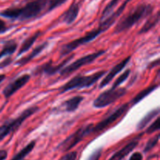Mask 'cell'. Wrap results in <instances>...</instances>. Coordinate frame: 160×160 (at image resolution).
Here are the masks:
<instances>
[{
    "label": "cell",
    "instance_id": "1",
    "mask_svg": "<svg viewBox=\"0 0 160 160\" xmlns=\"http://www.w3.org/2000/svg\"><path fill=\"white\" fill-rule=\"evenodd\" d=\"M131 1V0H126L119 7V9H117L116 12H114L113 13L109 15V17L106 19H105L104 20L101 21L99 26L97 28L92 30V31H89L88 33H87V34H86L85 35L83 36V37L75 39V40L71 41V42H68V43L62 45V48H61L60 49V52H59V57L62 58L64 57V56H67L69 54L73 52L75 49H77L78 47L85 45V44H88L90 42H92V41L95 40V39L97 37H98L100 34L107 31V30L115 23L117 19L121 15L122 12H123V10H124L125 8H126V6L128 5V3Z\"/></svg>",
    "mask_w": 160,
    "mask_h": 160
},
{
    "label": "cell",
    "instance_id": "2",
    "mask_svg": "<svg viewBox=\"0 0 160 160\" xmlns=\"http://www.w3.org/2000/svg\"><path fill=\"white\" fill-rule=\"evenodd\" d=\"M49 0H33L22 7L9 8L0 12V16L10 20H28L38 16Z\"/></svg>",
    "mask_w": 160,
    "mask_h": 160
},
{
    "label": "cell",
    "instance_id": "3",
    "mask_svg": "<svg viewBox=\"0 0 160 160\" xmlns=\"http://www.w3.org/2000/svg\"><path fill=\"white\" fill-rule=\"evenodd\" d=\"M153 7L149 4H141L138 5L134 10L131 11L129 14L123 17L120 22L117 24L114 33L119 34L123 31H127L132 28L134 24L138 23L140 20L145 17L150 16L152 12Z\"/></svg>",
    "mask_w": 160,
    "mask_h": 160
},
{
    "label": "cell",
    "instance_id": "4",
    "mask_svg": "<svg viewBox=\"0 0 160 160\" xmlns=\"http://www.w3.org/2000/svg\"><path fill=\"white\" fill-rule=\"evenodd\" d=\"M106 73V70H101L91 75H77L59 88V94H64L73 89H82L92 87Z\"/></svg>",
    "mask_w": 160,
    "mask_h": 160
},
{
    "label": "cell",
    "instance_id": "5",
    "mask_svg": "<svg viewBox=\"0 0 160 160\" xmlns=\"http://www.w3.org/2000/svg\"><path fill=\"white\" fill-rule=\"evenodd\" d=\"M38 109L39 108L38 106H31L23 111V112H21L17 117L9 120L2 125H1L0 126V142H2L9 134L17 131L21 127L23 122L32 115H34L35 112H37Z\"/></svg>",
    "mask_w": 160,
    "mask_h": 160
},
{
    "label": "cell",
    "instance_id": "6",
    "mask_svg": "<svg viewBox=\"0 0 160 160\" xmlns=\"http://www.w3.org/2000/svg\"><path fill=\"white\" fill-rule=\"evenodd\" d=\"M93 123H89L88 125H84L79 129L77 130L75 132L70 134L68 138L64 139L60 144L57 146V149L61 152L70 151L74 148L79 142H81L85 137L93 133Z\"/></svg>",
    "mask_w": 160,
    "mask_h": 160
},
{
    "label": "cell",
    "instance_id": "7",
    "mask_svg": "<svg viewBox=\"0 0 160 160\" xmlns=\"http://www.w3.org/2000/svg\"><path fill=\"white\" fill-rule=\"evenodd\" d=\"M128 91L124 88H118L116 89H109L102 92L93 102V106L96 109H102L115 102L120 98L124 96Z\"/></svg>",
    "mask_w": 160,
    "mask_h": 160
},
{
    "label": "cell",
    "instance_id": "8",
    "mask_svg": "<svg viewBox=\"0 0 160 160\" xmlns=\"http://www.w3.org/2000/svg\"><path fill=\"white\" fill-rule=\"evenodd\" d=\"M106 52V50H98V52H95L91 53V54H88L86 56H82V57L79 58L78 59L75 60L72 63L65 66L61 70V71L59 72V74L62 75V76L70 74L71 73H73V72L77 71L78 70L81 69L82 67L92 63L95 59L99 58L100 56H102Z\"/></svg>",
    "mask_w": 160,
    "mask_h": 160
},
{
    "label": "cell",
    "instance_id": "9",
    "mask_svg": "<svg viewBox=\"0 0 160 160\" xmlns=\"http://www.w3.org/2000/svg\"><path fill=\"white\" fill-rule=\"evenodd\" d=\"M128 109H129V103H125V104H123L120 106H119V107L117 108V109H116L113 112H111L107 117L103 119L102 121H100L99 123H97L95 126L94 125L93 133L101 132L103 130L107 128L108 127H109L111 124H112L114 122L117 121L118 119H120L122 116L124 115L127 112V111L128 110Z\"/></svg>",
    "mask_w": 160,
    "mask_h": 160
},
{
    "label": "cell",
    "instance_id": "10",
    "mask_svg": "<svg viewBox=\"0 0 160 160\" xmlns=\"http://www.w3.org/2000/svg\"><path fill=\"white\" fill-rule=\"evenodd\" d=\"M73 57H74L73 55L69 56L68 57L66 58L62 62H61L60 63L58 64V65H53L52 61H48V62H45V63L39 66V67H36V68L33 70V74H45L48 75V76H52V75L56 74V73H59V72L61 71V70H62L65 66H67V64L68 63Z\"/></svg>",
    "mask_w": 160,
    "mask_h": 160
},
{
    "label": "cell",
    "instance_id": "11",
    "mask_svg": "<svg viewBox=\"0 0 160 160\" xmlns=\"http://www.w3.org/2000/svg\"><path fill=\"white\" fill-rule=\"evenodd\" d=\"M30 79H31V75L28 74V73H25V74L21 75V76L18 77L15 80H13L12 82L7 84V86L3 89L2 94L5 98L6 99L10 98L16 92H18L23 87H24L29 82Z\"/></svg>",
    "mask_w": 160,
    "mask_h": 160
},
{
    "label": "cell",
    "instance_id": "12",
    "mask_svg": "<svg viewBox=\"0 0 160 160\" xmlns=\"http://www.w3.org/2000/svg\"><path fill=\"white\" fill-rule=\"evenodd\" d=\"M131 59V56H128V57L125 58L124 59H123L121 62H120L119 63H117V65L114 66V67L111 69L110 71H109V73L105 76V78H103L102 81H101V83H100L99 84L100 88H102L106 87V85H108V84H109V83L114 79V78H115L117 74H119V73H120V72H121L122 70L127 67V65L129 63Z\"/></svg>",
    "mask_w": 160,
    "mask_h": 160
},
{
    "label": "cell",
    "instance_id": "13",
    "mask_svg": "<svg viewBox=\"0 0 160 160\" xmlns=\"http://www.w3.org/2000/svg\"><path fill=\"white\" fill-rule=\"evenodd\" d=\"M141 137H142V134L138 135V137H136L135 138L133 139L132 141L129 142V143L127 144L124 147L120 149L119 151L116 152L109 160H122L124 159L126 156H128L136 147L138 145L139 141H140Z\"/></svg>",
    "mask_w": 160,
    "mask_h": 160
},
{
    "label": "cell",
    "instance_id": "14",
    "mask_svg": "<svg viewBox=\"0 0 160 160\" xmlns=\"http://www.w3.org/2000/svg\"><path fill=\"white\" fill-rule=\"evenodd\" d=\"M48 45V42H45L44 43H42V45H38L36 48H34L28 56H24V57L21 58L19 60H17V62H15V66H24L26 64H28V62H31V60L34 59L35 57H37L40 53H42L44 50L46 48V47Z\"/></svg>",
    "mask_w": 160,
    "mask_h": 160
},
{
    "label": "cell",
    "instance_id": "15",
    "mask_svg": "<svg viewBox=\"0 0 160 160\" xmlns=\"http://www.w3.org/2000/svg\"><path fill=\"white\" fill-rule=\"evenodd\" d=\"M84 100V97L81 96V95H77V96L72 97V98H69L67 101L63 102L62 104L60 105V107L63 109L65 112H75L77 109L79 108L80 105Z\"/></svg>",
    "mask_w": 160,
    "mask_h": 160
},
{
    "label": "cell",
    "instance_id": "16",
    "mask_svg": "<svg viewBox=\"0 0 160 160\" xmlns=\"http://www.w3.org/2000/svg\"><path fill=\"white\" fill-rule=\"evenodd\" d=\"M80 6L79 4L77 2H73L69 9L62 14V20L63 23L70 25L75 21L79 13Z\"/></svg>",
    "mask_w": 160,
    "mask_h": 160
},
{
    "label": "cell",
    "instance_id": "17",
    "mask_svg": "<svg viewBox=\"0 0 160 160\" xmlns=\"http://www.w3.org/2000/svg\"><path fill=\"white\" fill-rule=\"evenodd\" d=\"M42 34V31H36L34 34H33L32 35L30 36V37H28V38L25 39V40L23 42V43H22L20 49H19L18 53H17V56H21L22 54L27 52L28 50L31 49V47H32L33 45L35 43V42L38 40V38L40 37V35Z\"/></svg>",
    "mask_w": 160,
    "mask_h": 160
},
{
    "label": "cell",
    "instance_id": "18",
    "mask_svg": "<svg viewBox=\"0 0 160 160\" xmlns=\"http://www.w3.org/2000/svg\"><path fill=\"white\" fill-rule=\"evenodd\" d=\"M159 114V108H156L154 109H152L151 111L148 112L140 121L138 122L137 125V130L138 131H142L145 129L152 120H154L156 117H158Z\"/></svg>",
    "mask_w": 160,
    "mask_h": 160
},
{
    "label": "cell",
    "instance_id": "19",
    "mask_svg": "<svg viewBox=\"0 0 160 160\" xmlns=\"http://www.w3.org/2000/svg\"><path fill=\"white\" fill-rule=\"evenodd\" d=\"M17 47H18V45L14 40H9L5 42L2 48L0 51V59L4 56H11L13 54L17 51Z\"/></svg>",
    "mask_w": 160,
    "mask_h": 160
},
{
    "label": "cell",
    "instance_id": "20",
    "mask_svg": "<svg viewBox=\"0 0 160 160\" xmlns=\"http://www.w3.org/2000/svg\"><path fill=\"white\" fill-rule=\"evenodd\" d=\"M158 86H159L158 84H153V85L149 86V87L146 88H145L144 90L141 91V92L133 98L132 101H131V103H132L133 106L139 103L141 101H142L144 98H146L148 95H149L152 92H154L155 90H156V89L158 88Z\"/></svg>",
    "mask_w": 160,
    "mask_h": 160
},
{
    "label": "cell",
    "instance_id": "21",
    "mask_svg": "<svg viewBox=\"0 0 160 160\" xmlns=\"http://www.w3.org/2000/svg\"><path fill=\"white\" fill-rule=\"evenodd\" d=\"M159 21V12H156V15L152 16L150 18L148 19L146 22H145V24L143 25L142 28H141L140 31L138 32V34H145V33L148 32L150 30L152 29L154 27H156L158 24Z\"/></svg>",
    "mask_w": 160,
    "mask_h": 160
},
{
    "label": "cell",
    "instance_id": "22",
    "mask_svg": "<svg viewBox=\"0 0 160 160\" xmlns=\"http://www.w3.org/2000/svg\"><path fill=\"white\" fill-rule=\"evenodd\" d=\"M36 145L35 141H32L29 144L26 145L23 148H22L18 153L15 155L10 160H23L28 155H29L33 151L34 148Z\"/></svg>",
    "mask_w": 160,
    "mask_h": 160
},
{
    "label": "cell",
    "instance_id": "23",
    "mask_svg": "<svg viewBox=\"0 0 160 160\" xmlns=\"http://www.w3.org/2000/svg\"><path fill=\"white\" fill-rule=\"evenodd\" d=\"M120 2V0H111L110 2L106 6V8L103 10L102 14V17H101V21L104 20L105 19L107 18L109 15L112 14V10H113L114 8L116 7L118 2Z\"/></svg>",
    "mask_w": 160,
    "mask_h": 160
},
{
    "label": "cell",
    "instance_id": "24",
    "mask_svg": "<svg viewBox=\"0 0 160 160\" xmlns=\"http://www.w3.org/2000/svg\"><path fill=\"white\" fill-rule=\"evenodd\" d=\"M130 73H131V70H130V69H128V70H125V71L123 72V73H122V74L120 75L118 78H117V81H116L115 82H114V84H112V86L111 88L112 89L118 88L120 87V86L121 85L123 82H125V81H127V79L129 78Z\"/></svg>",
    "mask_w": 160,
    "mask_h": 160
},
{
    "label": "cell",
    "instance_id": "25",
    "mask_svg": "<svg viewBox=\"0 0 160 160\" xmlns=\"http://www.w3.org/2000/svg\"><path fill=\"white\" fill-rule=\"evenodd\" d=\"M159 134H156L155 137L152 138L151 139H149V140L148 141V142L146 143V145H145V148H144V152L147 153L149 151H151L155 146L157 145L158 142H159Z\"/></svg>",
    "mask_w": 160,
    "mask_h": 160
},
{
    "label": "cell",
    "instance_id": "26",
    "mask_svg": "<svg viewBox=\"0 0 160 160\" xmlns=\"http://www.w3.org/2000/svg\"><path fill=\"white\" fill-rule=\"evenodd\" d=\"M160 126H159V117H156V120L154 121V123H152L149 127L147 129L146 133L148 134H151L152 133L156 132V131H159Z\"/></svg>",
    "mask_w": 160,
    "mask_h": 160
},
{
    "label": "cell",
    "instance_id": "27",
    "mask_svg": "<svg viewBox=\"0 0 160 160\" xmlns=\"http://www.w3.org/2000/svg\"><path fill=\"white\" fill-rule=\"evenodd\" d=\"M102 153V148H96L95 151L92 152V154L87 158L86 160H99Z\"/></svg>",
    "mask_w": 160,
    "mask_h": 160
},
{
    "label": "cell",
    "instance_id": "28",
    "mask_svg": "<svg viewBox=\"0 0 160 160\" xmlns=\"http://www.w3.org/2000/svg\"><path fill=\"white\" fill-rule=\"evenodd\" d=\"M78 157V152L76 151L70 152L62 156L59 160H76Z\"/></svg>",
    "mask_w": 160,
    "mask_h": 160
},
{
    "label": "cell",
    "instance_id": "29",
    "mask_svg": "<svg viewBox=\"0 0 160 160\" xmlns=\"http://www.w3.org/2000/svg\"><path fill=\"white\" fill-rule=\"evenodd\" d=\"M12 58L11 57L6 58V59H5L4 60L2 61V62H0V69H3L5 68V67H8L9 64L12 63Z\"/></svg>",
    "mask_w": 160,
    "mask_h": 160
},
{
    "label": "cell",
    "instance_id": "30",
    "mask_svg": "<svg viewBox=\"0 0 160 160\" xmlns=\"http://www.w3.org/2000/svg\"><path fill=\"white\" fill-rule=\"evenodd\" d=\"M129 160H143V156L139 152H136L131 155Z\"/></svg>",
    "mask_w": 160,
    "mask_h": 160
},
{
    "label": "cell",
    "instance_id": "31",
    "mask_svg": "<svg viewBox=\"0 0 160 160\" xmlns=\"http://www.w3.org/2000/svg\"><path fill=\"white\" fill-rule=\"evenodd\" d=\"M8 29H9V28L6 26V23L0 19V34L6 33L8 31Z\"/></svg>",
    "mask_w": 160,
    "mask_h": 160
},
{
    "label": "cell",
    "instance_id": "32",
    "mask_svg": "<svg viewBox=\"0 0 160 160\" xmlns=\"http://www.w3.org/2000/svg\"><path fill=\"white\" fill-rule=\"evenodd\" d=\"M8 152L6 150H0V160H6L7 159Z\"/></svg>",
    "mask_w": 160,
    "mask_h": 160
},
{
    "label": "cell",
    "instance_id": "33",
    "mask_svg": "<svg viewBox=\"0 0 160 160\" xmlns=\"http://www.w3.org/2000/svg\"><path fill=\"white\" fill-rule=\"evenodd\" d=\"M159 59H157V60H156V61H154V62H152L148 67H149V68H152L153 66H154V67H156V66H159Z\"/></svg>",
    "mask_w": 160,
    "mask_h": 160
},
{
    "label": "cell",
    "instance_id": "34",
    "mask_svg": "<svg viewBox=\"0 0 160 160\" xmlns=\"http://www.w3.org/2000/svg\"><path fill=\"white\" fill-rule=\"evenodd\" d=\"M5 78H6V75H5V74H0V84H1V83L3 81H4Z\"/></svg>",
    "mask_w": 160,
    "mask_h": 160
}]
</instances>
